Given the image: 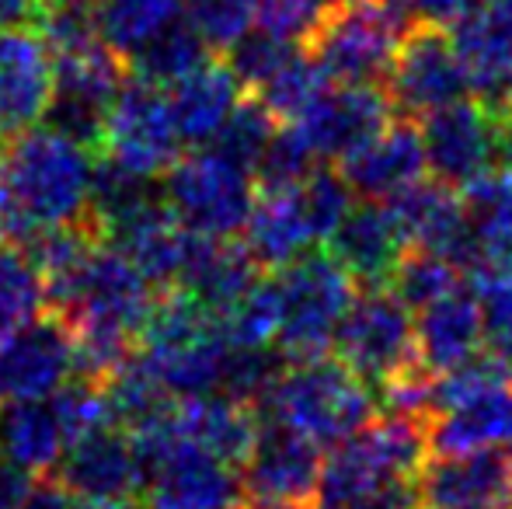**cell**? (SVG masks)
Segmentation results:
<instances>
[{
	"label": "cell",
	"mask_w": 512,
	"mask_h": 509,
	"mask_svg": "<svg viewBox=\"0 0 512 509\" xmlns=\"http://www.w3.org/2000/svg\"><path fill=\"white\" fill-rule=\"evenodd\" d=\"M91 168L95 150L46 123L11 136L0 175V238L25 245L46 227L91 220Z\"/></svg>",
	"instance_id": "6da1fadb"
},
{
	"label": "cell",
	"mask_w": 512,
	"mask_h": 509,
	"mask_svg": "<svg viewBox=\"0 0 512 509\" xmlns=\"http://www.w3.org/2000/svg\"><path fill=\"white\" fill-rule=\"evenodd\" d=\"M377 408L373 387L328 353L317 360L286 363L255 412L262 415V422L297 429L317 447H335L366 426Z\"/></svg>",
	"instance_id": "7a4b0ae2"
},
{
	"label": "cell",
	"mask_w": 512,
	"mask_h": 509,
	"mask_svg": "<svg viewBox=\"0 0 512 509\" xmlns=\"http://www.w3.org/2000/svg\"><path fill=\"white\" fill-rule=\"evenodd\" d=\"M429 457V422L415 415H373L366 426L331 447L321 464L317 509L342 503L359 492L387 489L398 482H415L418 468Z\"/></svg>",
	"instance_id": "3957f363"
},
{
	"label": "cell",
	"mask_w": 512,
	"mask_h": 509,
	"mask_svg": "<svg viewBox=\"0 0 512 509\" xmlns=\"http://www.w3.org/2000/svg\"><path fill=\"white\" fill-rule=\"evenodd\" d=\"M279 283V332L276 349L286 363L317 360L335 346V332L356 297V279L324 248L293 258L276 272Z\"/></svg>",
	"instance_id": "277c9868"
},
{
	"label": "cell",
	"mask_w": 512,
	"mask_h": 509,
	"mask_svg": "<svg viewBox=\"0 0 512 509\" xmlns=\"http://www.w3.org/2000/svg\"><path fill=\"white\" fill-rule=\"evenodd\" d=\"M178 412V408H175ZM136 454L143 464V496L154 509H244L241 471L206 454L178 433V422H164L136 433Z\"/></svg>",
	"instance_id": "5b68a950"
},
{
	"label": "cell",
	"mask_w": 512,
	"mask_h": 509,
	"mask_svg": "<svg viewBox=\"0 0 512 509\" xmlns=\"http://www.w3.org/2000/svg\"><path fill=\"white\" fill-rule=\"evenodd\" d=\"M161 192L178 224L206 238H237L258 196L255 175L209 143L164 171Z\"/></svg>",
	"instance_id": "8992f818"
},
{
	"label": "cell",
	"mask_w": 512,
	"mask_h": 509,
	"mask_svg": "<svg viewBox=\"0 0 512 509\" xmlns=\"http://www.w3.org/2000/svg\"><path fill=\"white\" fill-rule=\"evenodd\" d=\"M408 28L384 0H349L324 14L304 46L331 84H380Z\"/></svg>",
	"instance_id": "52a82bcc"
},
{
	"label": "cell",
	"mask_w": 512,
	"mask_h": 509,
	"mask_svg": "<svg viewBox=\"0 0 512 509\" xmlns=\"http://www.w3.org/2000/svg\"><path fill=\"white\" fill-rule=\"evenodd\" d=\"M331 349L377 394L380 384L418 360L411 307L391 286H363L352 297Z\"/></svg>",
	"instance_id": "ba28073f"
},
{
	"label": "cell",
	"mask_w": 512,
	"mask_h": 509,
	"mask_svg": "<svg viewBox=\"0 0 512 509\" xmlns=\"http://www.w3.org/2000/svg\"><path fill=\"white\" fill-rule=\"evenodd\" d=\"M182 150L185 143L171 119L164 88L129 74L105 112L98 154L115 157L143 175L161 178L182 157Z\"/></svg>",
	"instance_id": "9c48e42d"
},
{
	"label": "cell",
	"mask_w": 512,
	"mask_h": 509,
	"mask_svg": "<svg viewBox=\"0 0 512 509\" xmlns=\"http://www.w3.org/2000/svg\"><path fill=\"white\" fill-rule=\"evenodd\" d=\"M384 91L394 112L415 123L471 95L446 25H411L401 35V46L384 77Z\"/></svg>",
	"instance_id": "30bf717a"
},
{
	"label": "cell",
	"mask_w": 512,
	"mask_h": 509,
	"mask_svg": "<svg viewBox=\"0 0 512 509\" xmlns=\"http://www.w3.org/2000/svg\"><path fill=\"white\" fill-rule=\"evenodd\" d=\"M429 175L464 189L471 178L499 164L502 150V112L478 98H460L453 105L418 119Z\"/></svg>",
	"instance_id": "8fae6325"
},
{
	"label": "cell",
	"mask_w": 512,
	"mask_h": 509,
	"mask_svg": "<svg viewBox=\"0 0 512 509\" xmlns=\"http://www.w3.org/2000/svg\"><path fill=\"white\" fill-rule=\"evenodd\" d=\"M405 234L408 248H422L446 262H453L460 272H474L485 262L478 238L467 224L464 199L460 189L439 182V178H418L394 199H384Z\"/></svg>",
	"instance_id": "7c38bea8"
},
{
	"label": "cell",
	"mask_w": 512,
	"mask_h": 509,
	"mask_svg": "<svg viewBox=\"0 0 512 509\" xmlns=\"http://www.w3.org/2000/svg\"><path fill=\"white\" fill-rule=\"evenodd\" d=\"M398 116L380 84H328L314 105L297 119L300 136L317 161H345L380 136Z\"/></svg>",
	"instance_id": "4fadbf2b"
},
{
	"label": "cell",
	"mask_w": 512,
	"mask_h": 509,
	"mask_svg": "<svg viewBox=\"0 0 512 509\" xmlns=\"http://www.w3.org/2000/svg\"><path fill=\"white\" fill-rule=\"evenodd\" d=\"M74 374V335L56 314H42L39 321L0 339V405L49 398Z\"/></svg>",
	"instance_id": "5bb4252c"
},
{
	"label": "cell",
	"mask_w": 512,
	"mask_h": 509,
	"mask_svg": "<svg viewBox=\"0 0 512 509\" xmlns=\"http://www.w3.org/2000/svg\"><path fill=\"white\" fill-rule=\"evenodd\" d=\"M415 492L422 509H512L509 447L425 457Z\"/></svg>",
	"instance_id": "9a60e30c"
},
{
	"label": "cell",
	"mask_w": 512,
	"mask_h": 509,
	"mask_svg": "<svg viewBox=\"0 0 512 509\" xmlns=\"http://www.w3.org/2000/svg\"><path fill=\"white\" fill-rule=\"evenodd\" d=\"M53 482H60L74 499L95 503H126L143 496V464L133 436L112 422L84 433L81 440L67 443Z\"/></svg>",
	"instance_id": "2e32d148"
},
{
	"label": "cell",
	"mask_w": 512,
	"mask_h": 509,
	"mask_svg": "<svg viewBox=\"0 0 512 509\" xmlns=\"http://www.w3.org/2000/svg\"><path fill=\"white\" fill-rule=\"evenodd\" d=\"M321 447L297 429L262 422L255 447L241 464L248 503H310L321 482Z\"/></svg>",
	"instance_id": "e0dca14e"
},
{
	"label": "cell",
	"mask_w": 512,
	"mask_h": 509,
	"mask_svg": "<svg viewBox=\"0 0 512 509\" xmlns=\"http://www.w3.org/2000/svg\"><path fill=\"white\" fill-rule=\"evenodd\" d=\"M450 42L471 95L502 109L512 98V11L478 0L450 21Z\"/></svg>",
	"instance_id": "ac0fdd59"
},
{
	"label": "cell",
	"mask_w": 512,
	"mask_h": 509,
	"mask_svg": "<svg viewBox=\"0 0 512 509\" xmlns=\"http://www.w3.org/2000/svg\"><path fill=\"white\" fill-rule=\"evenodd\" d=\"M53 102V56L35 25L0 32V140L46 119Z\"/></svg>",
	"instance_id": "d6986e66"
},
{
	"label": "cell",
	"mask_w": 512,
	"mask_h": 509,
	"mask_svg": "<svg viewBox=\"0 0 512 509\" xmlns=\"http://www.w3.org/2000/svg\"><path fill=\"white\" fill-rule=\"evenodd\" d=\"M328 252L338 258L345 272L356 279V286H387L391 272L398 269L401 255L408 252V241L394 220L391 206L384 199H359L342 217V224L324 241Z\"/></svg>",
	"instance_id": "ffe728a7"
},
{
	"label": "cell",
	"mask_w": 512,
	"mask_h": 509,
	"mask_svg": "<svg viewBox=\"0 0 512 509\" xmlns=\"http://www.w3.org/2000/svg\"><path fill=\"white\" fill-rule=\"evenodd\" d=\"M425 171L429 161H425L422 133L415 119L405 116H394L384 133L342 161L345 182L359 199H394L418 178H425Z\"/></svg>",
	"instance_id": "44dd1931"
},
{
	"label": "cell",
	"mask_w": 512,
	"mask_h": 509,
	"mask_svg": "<svg viewBox=\"0 0 512 509\" xmlns=\"http://www.w3.org/2000/svg\"><path fill=\"white\" fill-rule=\"evenodd\" d=\"M481 349H485V318L474 286L460 283L415 311V353L425 370L443 374Z\"/></svg>",
	"instance_id": "7402d4cb"
},
{
	"label": "cell",
	"mask_w": 512,
	"mask_h": 509,
	"mask_svg": "<svg viewBox=\"0 0 512 509\" xmlns=\"http://www.w3.org/2000/svg\"><path fill=\"white\" fill-rule=\"evenodd\" d=\"M512 447V377L478 387L429 419V454Z\"/></svg>",
	"instance_id": "603a6c76"
},
{
	"label": "cell",
	"mask_w": 512,
	"mask_h": 509,
	"mask_svg": "<svg viewBox=\"0 0 512 509\" xmlns=\"http://www.w3.org/2000/svg\"><path fill=\"white\" fill-rule=\"evenodd\" d=\"M164 95H168L171 119H175V129L185 147H206L248 91L237 81L230 63L213 53L196 70L168 84Z\"/></svg>",
	"instance_id": "cb8c5ba5"
},
{
	"label": "cell",
	"mask_w": 512,
	"mask_h": 509,
	"mask_svg": "<svg viewBox=\"0 0 512 509\" xmlns=\"http://www.w3.org/2000/svg\"><path fill=\"white\" fill-rule=\"evenodd\" d=\"M178 433L189 443L203 447L206 454L241 468L244 457L255 447V436L262 429V415L255 405L237 401L223 391L196 394V398H178Z\"/></svg>",
	"instance_id": "d4e9b609"
},
{
	"label": "cell",
	"mask_w": 512,
	"mask_h": 509,
	"mask_svg": "<svg viewBox=\"0 0 512 509\" xmlns=\"http://www.w3.org/2000/svg\"><path fill=\"white\" fill-rule=\"evenodd\" d=\"M241 234V245L248 248V255L255 258L262 272H279L283 265L307 255L317 245L297 185H290V189H258Z\"/></svg>",
	"instance_id": "484cf974"
},
{
	"label": "cell",
	"mask_w": 512,
	"mask_h": 509,
	"mask_svg": "<svg viewBox=\"0 0 512 509\" xmlns=\"http://www.w3.org/2000/svg\"><path fill=\"white\" fill-rule=\"evenodd\" d=\"M63 450H67V433L49 398L0 405V457L39 478L53 475Z\"/></svg>",
	"instance_id": "4316f807"
},
{
	"label": "cell",
	"mask_w": 512,
	"mask_h": 509,
	"mask_svg": "<svg viewBox=\"0 0 512 509\" xmlns=\"http://www.w3.org/2000/svg\"><path fill=\"white\" fill-rule=\"evenodd\" d=\"M467 224L478 238L485 262H502L512 255V168L495 164L485 175L471 178L460 189ZM481 262V265H485Z\"/></svg>",
	"instance_id": "83f0119b"
},
{
	"label": "cell",
	"mask_w": 512,
	"mask_h": 509,
	"mask_svg": "<svg viewBox=\"0 0 512 509\" xmlns=\"http://www.w3.org/2000/svg\"><path fill=\"white\" fill-rule=\"evenodd\" d=\"M185 18V0H98L95 25L105 46L129 60L147 42Z\"/></svg>",
	"instance_id": "f1b7e54d"
},
{
	"label": "cell",
	"mask_w": 512,
	"mask_h": 509,
	"mask_svg": "<svg viewBox=\"0 0 512 509\" xmlns=\"http://www.w3.org/2000/svg\"><path fill=\"white\" fill-rule=\"evenodd\" d=\"M209 56H213V49L206 46V39L192 28L189 18H182V21H175L168 32L157 35L154 42H147L136 56H129L126 70L133 77H140V81L168 88L178 77L196 70L199 63H206Z\"/></svg>",
	"instance_id": "f546056e"
},
{
	"label": "cell",
	"mask_w": 512,
	"mask_h": 509,
	"mask_svg": "<svg viewBox=\"0 0 512 509\" xmlns=\"http://www.w3.org/2000/svg\"><path fill=\"white\" fill-rule=\"evenodd\" d=\"M49 314L39 265L21 245H0V339Z\"/></svg>",
	"instance_id": "4dcf8cb0"
},
{
	"label": "cell",
	"mask_w": 512,
	"mask_h": 509,
	"mask_svg": "<svg viewBox=\"0 0 512 509\" xmlns=\"http://www.w3.org/2000/svg\"><path fill=\"white\" fill-rule=\"evenodd\" d=\"M328 84H331L328 74L317 67V60L307 53V46H297L276 70H272L269 81L251 91V95H255L279 123H297L310 105L321 98V91L328 88Z\"/></svg>",
	"instance_id": "1f68e13d"
},
{
	"label": "cell",
	"mask_w": 512,
	"mask_h": 509,
	"mask_svg": "<svg viewBox=\"0 0 512 509\" xmlns=\"http://www.w3.org/2000/svg\"><path fill=\"white\" fill-rule=\"evenodd\" d=\"M220 335L230 346H276L279 332V283L276 276H258L227 311L216 318Z\"/></svg>",
	"instance_id": "d6a6232c"
},
{
	"label": "cell",
	"mask_w": 512,
	"mask_h": 509,
	"mask_svg": "<svg viewBox=\"0 0 512 509\" xmlns=\"http://www.w3.org/2000/svg\"><path fill=\"white\" fill-rule=\"evenodd\" d=\"M279 119L258 102L255 95H244L237 102V109L230 112V119L220 126V133L209 140V147H216L220 154L234 157L237 164H244L248 171H255L258 157L265 154L269 140L276 136Z\"/></svg>",
	"instance_id": "836d02e7"
},
{
	"label": "cell",
	"mask_w": 512,
	"mask_h": 509,
	"mask_svg": "<svg viewBox=\"0 0 512 509\" xmlns=\"http://www.w3.org/2000/svg\"><path fill=\"white\" fill-rule=\"evenodd\" d=\"M460 283H464V272H460L457 265L432 252H422V248H408V252L401 255L398 269L387 279V286L405 300L411 307V314H415L418 307L432 304L436 297H443V293H450L453 286H460Z\"/></svg>",
	"instance_id": "e575fe53"
},
{
	"label": "cell",
	"mask_w": 512,
	"mask_h": 509,
	"mask_svg": "<svg viewBox=\"0 0 512 509\" xmlns=\"http://www.w3.org/2000/svg\"><path fill=\"white\" fill-rule=\"evenodd\" d=\"M297 192H300V203H304V213L310 220V231H314L317 245H324V241L331 238V231L342 224V217L352 210V203H356V192L345 182V175L328 168V164H317L304 182L297 185Z\"/></svg>",
	"instance_id": "d590c367"
},
{
	"label": "cell",
	"mask_w": 512,
	"mask_h": 509,
	"mask_svg": "<svg viewBox=\"0 0 512 509\" xmlns=\"http://www.w3.org/2000/svg\"><path fill=\"white\" fill-rule=\"evenodd\" d=\"M317 164L321 161H317V154L307 147L300 129L290 123H279L276 136L269 140L265 154L258 157L251 175H255V189H290V185L304 182Z\"/></svg>",
	"instance_id": "8d00e7d4"
},
{
	"label": "cell",
	"mask_w": 512,
	"mask_h": 509,
	"mask_svg": "<svg viewBox=\"0 0 512 509\" xmlns=\"http://www.w3.org/2000/svg\"><path fill=\"white\" fill-rule=\"evenodd\" d=\"M185 18L213 53H227L255 28V0H185Z\"/></svg>",
	"instance_id": "74e56055"
},
{
	"label": "cell",
	"mask_w": 512,
	"mask_h": 509,
	"mask_svg": "<svg viewBox=\"0 0 512 509\" xmlns=\"http://www.w3.org/2000/svg\"><path fill=\"white\" fill-rule=\"evenodd\" d=\"M335 0H255V28L286 42H307Z\"/></svg>",
	"instance_id": "f35d334b"
},
{
	"label": "cell",
	"mask_w": 512,
	"mask_h": 509,
	"mask_svg": "<svg viewBox=\"0 0 512 509\" xmlns=\"http://www.w3.org/2000/svg\"><path fill=\"white\" fill-rule=\"evenodd\" d=\"M384 4L401 14L408 25H450L478 0H384Z\"/></svg>",
	"instance_id": "ab89813d"
},
{
	"label": "cell",
	"mask_w": 512,
	"mask_h": 509,
	"mask_svg": "<svg viewBox=\"0 0 512 509\" xmlns=\"http://www.w3.org/2000/svg\"><path fill=\"white\" fill-rule=\"evenodd\" d=\"M321 509H422V506H418L415 482H398V485H387V489L359 492V496H349L342 503H331Z\"/></svg>",
	"instance_id": "60d3db41"
},
{
	"label": "cell",
	"mask_w": 512,
	"mask_h": 509,
	"mask_svg": "<svg viewBox=\"0 0 512 509\" xmlns=\"http://www.w3.org/2000/svg\"><path fill=\"white\" fill-rule=\"evenodd\" d=\"M32 489H35L32 471H25L21 464L0 457V509H18L32 496Z\"/></svg>",
	"instance_id": "b9f144b4"
},
{
	"label": "cell",
	"mask_w": 512,
	"mask_h": 509,
	"mask_svg": "<svg viewBox=\"0 0 512 509\" xmlns=\"http://www.w3.org/2000/svg\"><path fill=\"white\" fill-rule=\"evenodd\" d=\"M18 509H70V492L60 482H35L32 496Z\"/></svg>",
	"instance_id": "7bdbcfd3"
},
{
	"label": "cell",
	"mask_w": 512,
	"mask_h": 509,
	"mask_svg": "<svg viewBox=\"0 0 512 509\" xmlns=\"http://www.w3.org/2000/svg\"><path fill=\"white\" fill-rule=\"evenodd\" d=\"M35 18H39V4L35 0H0V32L35 25Z\"/></svg>",
	"instance_id": "ee69618b"
},
{
	"label": "cell",
	"mask_w": 512,
	"mask_h": 509,
	"mask_svg": "<svg viewBox=\"0 0 512 509\" xmlns=\"http://www.w3.org/2000/svg\"><path fill=\"white\" fill-rule=\"evenodd\" d=\"M244 509H314L310 503H248Z\"/></svg>",
	"instance_id": "f6af8a7d"
},
{
	"label": "cell",
	"mask_w": 512,
	"mask_h": 509,
	"mask_svg": "<svg viewBox=\"0 0 512 509\" xmlns=\"http://www.w3.org/2000/svg\"><path fill=\"white\" fill-rule=\"evenodd\" d=\"M35 4H39V11H42V7H53V4H60V0H35Z\"/></svg>",
	"instance_id": "bcb514c9"
},
{
	"label": "cell",
	"mask_w": 512,
	"mask_h": 509,
	"mask_svg": "<svg viewBox=\"0 0 512 509\" xmlns=\"http://www.w3.org/2000/svg\"><path fill=\"white\" fill-rule=\"evenodd\" d=\"M492 4H499V7H506V11H512V0H492Z\"/></svg>",
	"instance_id": "7dc6e473"
},
{
	"label": "cell",
	"mask_w": 512,
	"mask_h": 509,
	"mask_svg": "<svg viewBox=\"0 0 512 509\" xmlns=\"http://www.w3.org/2000/svg\"><path fill=\"white\" fill-rule=\"evenodd\" d=\"M0 175H4V140H0Z\"/></svg>",
	"instance_id": "c3c4849f"
},
{
	"label": "cell",
	"mask_w": 512,
	"mask_h": 509,
	"mask_svg": "<svg viewBox=\"0 0 512 509\" xmlns=\"http://www.w3.org/2000/svg\"><path fill=\"white\" fill-rule=\"evenodd\" d=\"M492 265H506V269H512V255H509V258H502V262H492Z\"/></svg>",
	"instance_id": "681fc988"
},
{
	"label": "cell",
	"mask_w": 512,
	"mask_h": 509,
	"mask_svg": "<svg viewBox=\"0 0 512 509\" xmlns=\"http://www.w3.org/2000/svg\"><path fill=\"white\" fill-rule=\"evenodd\" d=\"M502 109H512V98H509V102H506V105H502Z\"/></svg>",
	"instance_id": "f907efd6"
},
{
	"label": "cell",
	"mask_w": 512,
	"mask_h": 509,
	"mask_svg": "<svg viewBox=\"0 0 512 509\" xmlns=\"http://www.w3.org/2000/svg\"><path fill=\"white\" fill-rule=\"evenodd\" d=\"M335 4H349V0H335Z\"/></svg>",
	"instance_id": "816d5d0a"
}]
</instances>
